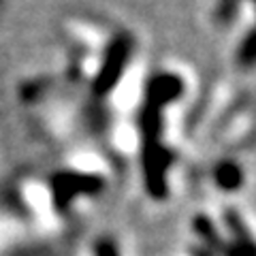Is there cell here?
I'll return each mask as SVG.
<instances>
[{"mask_svg": "<svg viewBox=\"0 0 256 256\" xmlns=\"http://www.w3.org/2000/svg\"><path fill=\"white\" fill-rule=\"evenodd\" d=\"M94 256H120L116 244L111 242V239H98V244L94 248Z\"/></svg>", "mask_w": 256, "mask_h": 256, "instance_id": "obj_5", "label": "cell"}, {"mask_svg": "<svg viewBox=\"0 0 256 256\" xmlns=\"http://www.w3.org/2000/svg\"><path fill=\"white\" fill-rule=\"evenodd\" d=\"M226 222H228L230 233H233V242L226 244L222 256H256V239L246 228L244 220L235 212H228Z\"/></svg>", "mask_w": 256, "mask_h": 256, "instance_id": "obj_3", "label": "cell"}, {"mask_svg": "<svg viewBox=\"0 0 256 256\" xmlns=\"http://www.w3.org/2000/svg\"><path fill=\"white\" fill-rule=\"evenodd\" d=\"M242 58H244V62H252V60H256V34H252V36L246 41V47H244Z\"/></svg>", "mask_w": 256, "mask_h": 256, "instance_id": "obj_6", "label": "cell"}, {"mask_svg": "<svg viewBox=\"0 0 256 256\" xmlns=\"http://www.w3.org/2000/svg\"><path fill=\"white\" fill-rule=\"evenodd\" d=\"M100 188V182L90 175H79V173H58L52 180V192H54V203L58 210H64L77 194H92Z\"/></svg>", "mask_w": 256, "mask_h": 256, "instance_id": "obj_1", "label": "cell"}, {"mask_svg": "<svg viewBox=\"0 0 256 256\" xmlns=\"http://www.w3.org/2000/svg\"><path fill=\"white\" fill-rule=\"evenodd\" d=\"M216 182L222 190H237L242 186V169L237 164L224 162L216 169Z\"/></svg>", "mask_w": 256, "mask_h": 256, "instance_id": "obj_4", "label": "cell"}, {"mask_svg": "<svg viewBox=\"0 0 256 256\" xmlns=\"http://www.w3.org/2000/svg\"><path fill=\"white\" fill-rule=\"evenodd\" d=\"M126 58H128V45L124 41H118L109 50L107 60H105V64H102V70L98 73V77H96V84H94V90L96 92L105 94L107 90L114 88V82L118 79V75L122 73Z\"/></svg>", "mask_w": 256, "mask_h": 256, "instance_id": "obj_2", "label": "cell"}]
</instances>
